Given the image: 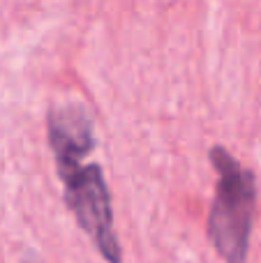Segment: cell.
Returning a JSON list of instances; mask_svg holds the SVG:
<instances>
[{
	"label": "cell",
	"mask_w": 261,
	"mask_h": 263,
	"mask_svg": "<svg viewBox=\"0 0 261 263\" xmlns=\"http://www.w3.org/2000/svg\"><path fill=\"white\" fill-rule=\"evenodd\" d=\"M26 263H30V261H26Z\"/></svg>",
	"instance_id": "cell-3"
},
{
	"label": "cell",
	"mask_w": 261,
	"mask_h": 263,
	"mask_svg": "<svg viewBox=\"0 0 261 263\" xmlns=\"http://www.w3.org/2000/svg\"><path fill=\"white\" fill-rule=\"evenodd\" d=\"M208 157L217 182L206 219V236L225 263H248L257 215V178L225 145H213Z\"/></svg>",
	"instance_id": "cell-1"
},
{
	"label": "cell",
	"mask_w": 261,
	"mask_h": 263,
	"mask_svg": "<svg viewBox=\"0 0 261 263\" xmlns=\"http://www.w3.org/2000/svg\"><path fill=\"white\" fill-rule=\"evenodd\" d=\"M88 155H55V171L63 182V196L77 224L83 229L106 263H123V247L116 236L111 192L102 166L83 162Z\"/></svg>",
	"instance_id": "cell-2"
}]
</instances>
